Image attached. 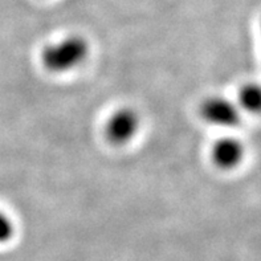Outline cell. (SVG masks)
Segmentation results:
<instances>
[{"label": "cell", "mask_w": 261, "mask_h": 261, "mask_svg": "<svg viewBox=\"0 0 261 261\" xmlns=\"http://www.w3.org/2000/svg\"><path fill=\"white\" fill-rule=\"evenodd\" d=\"M13 233V227L10 219L0 212V242H7Z\"/></svg>", "instance_id": "cell-6"}, {"label": "cell", "mask_w": 261, "mask_h": 261, "mask_svg": "<svg viewBox=\"0 0 261 261\" xmlns=\"http://www.w3.org/2000/svg\"><path fill=\"white\" fill-rule=\"evenodd\" d=\"M260 32H261V23H260Z\"/></svg>", "instance_id": "cell-7"}, {"label": "cell", "mask_w": 261, "mask_h": 261, "mask_svg": "<svg viewBox=\"0 0 261 261\" xmlns=\"http://www.w3.org/2000/svg\"><path fill=\"white\" fill-rule=\"evenodd\" d=\"M88 43L83 37L69 36L60 43L46 46L41 61L46 69L53 73H63L76 68L88 56Z\"/></svg>", "instance_id": "cell-1"}, {"label": "cell", "mask_w": 261, "mask_h": 261, "mask_svg": "<svg viewBox=\"0 0 261 261\" xmlns=\"http://www.w3.org/2000/svg\"><path fill=\"white\" fill-rule=\"evenodd\" d=\"M200 114L207 122L220 127L238 126L242 119L238 103L219 96L205 99L200 106Z\"/></svg>", "instance_id": "cell-2"}, {"label": "cell", "mask_w": 261, "mask_h": 261, "mask_svg": "<svg viewBox=\"0 0 261 261\" xmlns=\"http://www.w3.org/2000/svg\"><path fill=\"white\" fill-rule=\"evenodd\" d=\"M139 118L132 109H119L106 123V137L114 145H123L136 136Z\"/></svg>", "instance_id": "cell-3"}, {"label": "cell", "mask_w": 261, "mask_h": 261, "mask_svg": "<svg viewBox=\"0 0 261 261\" xmlns=\"http://www.w3.org/2000/svg\"><path fill=\"white\" fill-rule=\"evenodd\" d=\"M245 149L243 143L236 138H223L212 147V161L222 170H232L244 158Z\"/></svg>", "instance_id": "cell-4"}, {"label": "cell", "mask_w": 261, "mask_h": 261, "mask_svg": "<svg viewBox=\"0 0 261 261\" xmlns=\"http://www.w3.org/2000/svg\"><path fill=\"white\" fill-rule=\"evenodd\" d=\"M238 106L249 114H261V84H244L239 90Z\"/></svg>", "instance_id": "cell-5"}]
</instances>
